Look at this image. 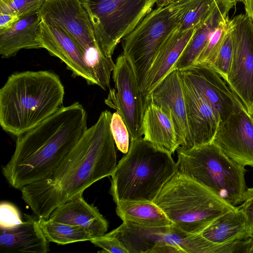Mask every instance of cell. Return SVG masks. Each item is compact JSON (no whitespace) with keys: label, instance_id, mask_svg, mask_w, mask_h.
I'll list each match as a JSON object with an SVG mask.
<instances>
[{"label":"cell","instance_id":"6da1fadb","mask_svg":"<svg viewBox=\"0 0 253 253\" xmlns=\"http://www.w3.org/2000/svg\"><path fill=\"white\" fill-rule=\"evenodd\" d=\"M112 114L102 112L49 176L20 189L22 199L39 219H48L55 208L112 175L117 165L110 128Z\"/></svg>","mask_w":253,"mask_h":253},{"label":"cell","instance_id":"7a4b0ae2","mask_svg":"<svg viewBox=\"0 0 253 253\" xmlns=\"http://www.w3.org/2000/svg\"><path fill=\"white\" fill-rule=\"evenodd\" d=\"M82 104L62 106L42 123L17 137L15 151L2 173L15 189L49 176L87 128Z\"/></svg>","mask_w":253,"mask_h":253},{"label":"cell","instance_id":"3957f363","mask_svg":"<svg viewBox=\"0 0 253 253\" xmlns=\"http://www.w3.org/2000/svg\"><path fill=\"white\" fill-rule=\"evenodd\" d=\"M64 87L53 72L15 73L0 89V125L18 137L30 130L62 107Z\"/></svg>","mask_w":253,"mask_h":253},{"label":"cell","instance_id":"277c9868","mask_svg":"<svg viewBox=\"0 0 253 253\" xmlns=\"http://www.w3.org/2000/svg\"><path fill=\"white\" fill-rule=\"evenodd\" d=\"M168 150L145 140L130 141L127 153L111 175L110 194L115 203L123 201L153 202L177 171Z\"/></svg>","mask_w":253,"mask_h":253},{"label":"cell","instance_id":"5b68a950","mask_svg":"<svg viewBox=\"0 0 253 253\" xmlns=\"http://www.w3.org/2000/svg\"><path fill=\"white\" fill-rule=\"evenodd\" d=\"M154 203L173 226L192 234H201L216 219L236 208L178 171L164 186Z\"/></svg>","mask_w":253,"mask_h":253},{"label":"cell","instance_id":"8992f818","mask_svg":"<svg viewBox=\"0 0 253 253\" xmlns=\"http://www.w3.org/2000/svg\"><path fill=\"white\" fill-rule=\"evenodd\" d=\"M177 171L196 180L229 204L243 200L246 169L227 156L213 142L176 150Z\"/></svg>","mask_w":253,"mask_h":253},{"label":"cell","instance_id":"52a82bcc","mask_svg":"<svg viewBox=\"0 0 253 253\" xmlns=\"http://www.w3.org/2000/svg\"><path fill=\"white\" fill-rule=\"evenodd\" d=\"M198 0H176L157 6L121 40L122 53L134 72L140 92L160 47Z\"/></svg>","mask_w":253,"mask_h":253},{"label":"cell","instance_id":"ba28073f","mask_svg":"<svg viewBox=\"0 0 253 253\" xmlns=\"http://www.w3.org/2000/svg\"><path fill=\"white\" fill-rule=\"evenodd\" d=\"M100 51L112 57L117 44L153 9L156 0H81Z\"/></svg>","mask_w":253,"mask_h":253},{"label":"cell","instance_id":"9c48e42d","mask_svg":"<svg viewBox=\"0 0 253 253\" xmlns=\"http://www.w3.org/2000/svg\"><path fill=\"white\" fill-rule=\"evenodd\" d=\"M232 19L233 55L227 84L253 117V22L246 13Z\"/></svg>","mask_w":253,"mask_h":253},{"label":"cell","instance_id":"30bf717a","mask_svg":"<svg viewBox=\"0 0 253 253\" xmlns=\"http://www.w3.org/2000/svg\"><path fill=\"white\" fill-rule=\"evenodd\" d=\"M113 79L115 88L109 90L105 102L121 115L130 141L141 138L143 112L140 92L133 70L123 53L116 59Z\"/></svg>","mask_w":253,"mask_h":253},{"label":"cell","instance_id":"8fae6325","mask_svg":"<svg viewBox=\"0 0 253 253\" xmlns=\"http://www.w3.org/2000/svg\"><path fill=\"white\" fill-rule=\"evenodd\" d=\"M38 12L40 20L65 30L84 54L91 48L100 50L81 0H44Z\"/></svg>","mask_w":253,"mask_h":253},{"label":"cell","instance_id":"7c38bea8","mask_svg":"<svg viewBox=\"0 0 253 253\" xmlns=\"http://www.w3.org/2000/svg\"><path fill=\"white\" fill-rule=\"evenodd\" d=\"M212 142L237 164L253 167V117L242 104L220 123Z\"/></svg>","mask_w":253,"mask_h":253},{"label":"cell","instance_id":"4fadbf2b","mask_svg":"<svg viewBox=\"0 0 253 253\" xmlns=\"http://www.w3.org/2000/svg\"><path fill=\"white\" fill-rule=\"evenodd\" d=\"M178 71L181 77L192 85L219 114L221 122L228 119L242 104L227 83L211 66L196 64Z\"/></svg>","mask_w":253,"mask_h":253},{"label":"cell","instance_id":"5bb4252c","mask_svg":"<svg viewBox=\"0 0 253 253\" xmlns=\"http://www.w3.org/2000/svg\"><path fill=\"white\" fill-rule=\"evenodd\" d=\"M38 40L42 48L65 63L75 76L84 78L89 85H98V81L84 52L65 30L40 20Z\"/></svg>","mask_w":253,"mask_h":253},{"label":"cell","instance_id":"9a60e30c","mask_svg":"<svg viewBox=\"0 0 253 253\" xmlns=\"http://www.w3.org/2000/svg\"><path fill=\"white\" fill-rule=\"evenodd\" d=\"M150 103L170 111L177 135L179 147L183 149L192 148L193 145L187 121L182 82L178 70H171L154 88L146 107Z\"/></svg>","mask_w":253,"mask_h":253},{"label":"cell","instance_id":"2e32d148","mask_svg":"<svg viewBox=\"0 0 253 253\" xmlns=\"http://www.w3.org/2000/svg\"><path fill=\"white\" fill-rule=\"evenodd\" d=\"M180 76L193 147L211 143L221 122L220 116L192 85Z\"/></svg>","mask_w":253,"mask_h":253},{"label":"cell","instance_id":"e0dca14e","mask_svg":"<svg viewBox=\"0 0 253 253\" xmlns=\"http://www.w3.org/2000/svg\"><path fill=\"white\" fill-rule=\"evenodd\" d=\"M197 27L183 32L179 31L177 27L160 47L140 90L143 113L151 92L158 84L173 70Z\"/></svg>","mask_w":253,"mask_h":253},{"label":"cell","instance_id":"ac0fdd59","mask_svg":"<svg viewBox=\"0 0 253 253\" xmlns=\"http://www.w3.org/2000/svg\"><path fill=\"white\" fill-rule=\"evenodd\" d=\"M22 223L11 228H0V251L3 253H47L49 241L35 215L24 214Z\"/></svg>","mask_w":253,"mask_h":253},{"label":"cell","instance_id":"d6986e66","mask_svg":"<svg viewBox=\"0 0 253 253\" xmlns=\"http://www.w3.org/2000/svg\"><path fill=\"white\" fill-rule=\"evenodd\" d=\"M51 221L80 227L94 238L104 235L108 223L98 209L78 196L55 208L48 218Z\"/></svg>","mask_w":253,"mask_h":253},{"label":"cell","instance_id":"ffe728a7","mask_svg":"<svg viewBox=\"0 0 253 253\" xmlns=\"http://www.w3.org/2000/svg\"><path fill=\"white\" fill-rule=\"evenodd\" d=\"M171 226L150 227L123 221L118 228L107 234L118 239L128 253H150L157 246L172 245Z\"/></svg>","mask_w":253,"mask_h":253},{"label":"cell","instance_id":"44dd1931","mask_svg":"<svg viewBox=\"0 0 253 253\" xmlns=\"http://www.w3.org/2000/svg\"><path fill=\"white\" fill-rule=\"evenodd\" d=\"M143 138L173 154L179 146L171 113L165 108L150 103L142 118Z\"/></svg>","mask_w":253,"mask_h":253},{"label":"cell","instance_id":"7402d4cb","mask_svg":"<svg viewBox=\"0 0 253 253\" xmlns=\"http://www.w3.org/2000/svg\"><path fill=\"white\" fill-rule=\"evenodd\" d=\"M38 11L22 18L10 30L0 34V54L2 58L14 56L23 49L42 48L38 40L40 19Z\"/></svg>","mask_w":253,"mask_h":253},{"label":"cell","instance_id":"603a6c76","mask_svg":"<svg viewBox=\"0 0 253 253\" xmlns=\"http://www.w3.org/2000/svg\"><path fill=\"white\" fill-rule=\"evenodd\" d=\"M201 234L219 245L241 242L253 235L238 207L216 219Z\"/></svg>","mask_w":253,"mask_h":253},{"label":"cell","instance_id":"cb8c5ba5","mask_svg":"<svg viewBox=\"0 0 253 253\" xmlns=\"http://www.w3.org/2000/svg\"><path fill=\"white\" fill-rule=\"evenodd\" d=\"M231 9L217 3L213 13L198 26L191 39L175 64L173 69L180 70L194 65L207 44L212 33L227 16Z\"/></svg>","mask_w":253,"mask_h":253},{"label":"cell","instance_id":"d4e9b609","mask_svg":"<svg viewBox=\"0 0 253 253\" xmlns=\"http://www.w3.org/2000/svg\"><path fill=\"white\" fill-rule=\"evenodd\" d=\"M116 204V213L123 221L150 227L173 225L163 211L153 202L123 201Z\"/></svg>","mask_w":253,"mask_h":253},{"label":"cell","instance_id":"484cf974","mask_svg":"<svg viewBox=\"0 0 253 253\" xmlns=\"http://www.w3.org/2000/svg\"><path fill=\"white\" fill-rule=\"evenodd\" d=\"M40 225L49 242L60 245L90 241L93 237L84 229L76 226L40 219Z\"/></svg>","mask_w":253,"mask_h":253},{"label":"cell","instance_id":"4316f807","mask_svg":"<svg viewBox=\"0 0 253 253\" xmlns=\"http://www.w3.org/2000/svg\"><path fill=\"white\" fill-rule=\"evenodd\" d=\"M84 56L94 73L98 85L104 90H110L111 74L115 67L112 57H106L97 48L89 49Z\"/></svg>","mask_w":253,"mask_h":253},{"label":"cell","instance_id":"83f0119b","mask_svg":"<svg viewBox=\"0 0 253 253\" xmlns=\"http://www.w3.org/2000/svg\"><path fill=\"white\" fill-rule=\"evenodd\" d=\"M232 24V20L229 18V16L220 23L212 33L207 44L194 64H201L212 66Z\"/></svg>","mask_w":253,"mask_h":253},{"label":"cell","instance_id":"f1b7e54d","mask_svg":"<svg viewBox=\"0 0 253 253\" xmlns=\"http://www.w3.org/2000/svg\"><path fill=\"white\" fill-rule=\"evenodd\" d=\"M217 6L215 0H198L184 16L177 29L183 32L196 28L213 13Z\"/></svg>","mask_w":253,"mask_h":253},{"label":"cell","instance_id":"f546056e","mask_svg":"<svg viewBox=\"0 0 253 253\" xmlns=\"http://www.w3.org/2000/svg\"><path fill=\"white\" fill-rule=\"evenodd\" d=\"M233 22L231 28L225 37V40L213 63L211 66L221 76L226 83L228 81L233 55Z\"/></svg>","mask_w":253,"mask_h":253},{"label":"cell","instance_id":"4dcf8cb0","mask_svg":"<svg viewBox=\"0 0 253 253\" xmlns=\"http://www.w3.org/2000/svg\"><path fill=\"white\" fill-rule=\"evenodd\" d=\"M110 128L118 149L126 154L130 145L129 133L123 118L117 111L112 114Z\"/></svg>","mask_w":253,"mask_h":253},{"label":"cell","instance_id":"1f68e13d","mask_svg":"<svg viewBox=\"0 0 253 253\" xmlns=\"http://www.w3.org/2000/svg\"><path fill=\"white\" fill-rule=\"evenodd\" d=\"M44 0H11L6 5H0V12L14 14L20 18L37 12Z\"/></svg>","mask_w":253,"mask_h":253},{"label":"cell","instance_id":"d6a6232c","mask_svg":"<svg viewBox=\"0 0 253 253\" xmlns=\"http://www.w3.org/2000/svg\"><path fill=\"white\" fill-rule=\"evenodd\" d=\"M17 208L8 202L0 205V228H11L22 222Z\"/></svg>","mask_w":253,"mask_h":253},{"label":"cell","instance_id":"836d02e7","mask_svg":"<svg viewBox=\"0 0 253 253\" xmlns=\"http://www.w3.org/2000/svg\"><path fill=\"white\" fill-rule=\"evenodd\" d=\"M90 241L95 246L103 249L99 252L111 253H128V251L117 238L107 234L91 239Z\"/></svg>","mask_w":253,"mask_h":253},{"label":"cell","instance_id":"e575fe53","mask_svg":"<svg viewBox=\"0 0 253 253\" xmlns=\"http://www.w3.org/2000/svg\"><path fill=\"white\" fill-rule=\"evenodd\" d=\"M242 203L238 208L243 213L246 223L253 235V187L247 188Z\"/></svg>","mask_w":253,"mask_h":253},{"label":"cell","instance_id":"d590c367","mask_svg":"<svg viewBox=\"0 0 253 253\" xmlns=\"http://www.w3.org/2000/svg\"><path fill=\"white\" fill-rule=\"evenodd\" d=\"M20 19L16 15L0 12V34L10 30Z\"/></svg>","mask_w":253,"mask_h":253},{"label":"cell","instance_id":"8d00e7d4","mask_svg":"<svg viewBox=\"0 0 253 253\" xmlns=\"http://www.w3.org/2000/svg\"><path fill=\"white\" fill-rule=\"evenodd\" d=\"M150 253H184L180 249L170 244H165L154 248Z\"/></svg>","mask_w":253,"mask_h":253},{"label":"cell","instance_id":"74e56055","mask_svg":"<svg viewBox=\"0 0 253 253\" xmlns=\"http://www.w3.org/2000/svg\"><path fill=\"white\" fill-rule=\"evenodd\" d=\"M217 3H221L231 9L238 2L243 3L245 6L247 5L248 0H215Z\"/></svg>","mask_w":253,"mask_h":253},{"label":"cell","instance_id":"f35d334b","mask_svg":"<svg viewBox=\"0 0 253 253\" xmlns=\"http://www.w3.org/2000/svg\"><path fill=\"white\" fill-rule=\"evenodd\" d=\"M246 13L253 22V0H248L247 5L245 6Z\"/></svg>","mask_w":253,"mask_h":253},{"label":"cell","instance_id":"ab89813d","mask_svg":"<svg viewBox=\"0 0 253 253\" xmlns=\"http://www.w3.org/2000/svg\"><path fill=\"white\" fill-rule=\"evenodd\" d=\"M247 253H253V235L249 239Z\"/></svg>","mask_w":253,"mask_h":253},{"label":"cell","instance_id":"60d3db41","mask_svg":"<svg viewBox=\"0 0 253 253\" xmlns=\"http://www.w3.org/2000/svg\"><path fill=\"white\" fill-rule=\"evenodd\" d=\"M176 0H156V4L157 6L168 4Z\"/></svg>","mask_w":253,"mask_h":253}]
</instances>
